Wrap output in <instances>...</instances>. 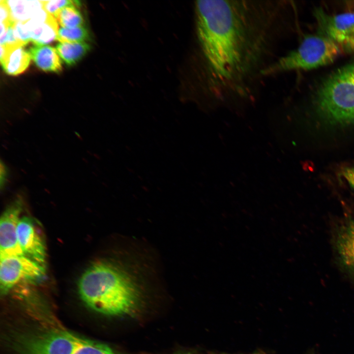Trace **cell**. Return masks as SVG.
<instances>
[{
  "label": "cell",
  "instance_id": "19",
  "mask_svg": "<svg viewBox=\"0 0 354 354\" xmlns=\"http://www.w3.org/2000/svg\"><path fill=\"white\" fill-rule=\"evenodd\" d=\"M81 5L79 1L68 0H43V9L49 14L53 16L62 8L71 5L79 6Z\"/></svg>",
  "mask_w": 354,
  "mask_h": 354
},
{
  "label": "cell",
  "instance_id": "14",
  "mask_svg": "<svg viewBox=\"0 0 354 354\" xmlns=\"http://www.w3.org/2000/svg\"><path fill=\"white\" fill-rule=\"evenodd\" d=\"M11 17L15 22H26L43 9V0H6Z\"/></svg>",
  "mask_w": 354,
  "mask_h": 354
},
{
  "label": "cell",
  "instance_id": "4",
  "mask_svg": "<svg viewBox=\"0 0 354 354\" xmlns=\"http://www.w3.org/2000/svg\"><path fill=\"white\" fill-rule=\"evenodd\" d=\"M340 46L333 40L322 35L306 36L299 45L281 55L265 71L266 78L282 73L309 70L330 64L341 54Z\"/></svg>",
  "mask_w": 354,
  "mask_h": 354
},
{
  "label": "cell",
  "instance_id": "20",
  "mask_svg": "<svg viewBox=\"0 0 354 354\" xmlns=\"http://www.w3.org/2000/svg\"><path fill=\"white\" fill-rule=\"evenodd\" d=\"M0 23L11 25L15 23L13 20L6 0L0 1Z\"/></svg>",
  "mask_w": 354,
  "mask_h": 354
},
{
  "label": "cell",
  "instance_id": "23",
  "mask_svg": "<svg viewBox=\"0 0 354 354\" xmlns=\"http://www.w3.org/2000/svg\"><path fill=\"white\" fill-rule=\"evenodd\" d=\"M0 188L2 189L6 185L7 181L8 176V170L6 165L2 162L0 161Z\"/></svg>",
  "mask_w": 354,
  "mask_h": 354
},
{
  "label": "cell",
  "instance_id": "17",
  "mask_svg": "<svg viewBox=\"0 0 354 354\" xmlns=\"http://www.w3.org/2000/svg\"><path fill=\"white\" fill-rule=\"evenodd\" d=\"M89 34L83 26L73 28H61L59 30L57 39L60 43L85 42Z\"/></svg>",
  "mask_w": 354,
  "mask_h": 354
},
{
  "label": "cell",
  "instance_id": "2",
  "mask_svg": "<svg viewBox=\"0 0 354 354\" xmlns=\"http://www.w3.org/2000/svg\"><path fill=\"white\" fill-rule=\"evenodd\" d=\"M132 267L124 262L99 261L81 276L79 292L92 309L104 314L131 316L140 306L141 279Z\"/></svg>",
  "mask_w": 354,
  "mask_h": 354
},
{
  "label": "cell",
  "instance_id": "12",
  "mask_svg": "<svg viewBox=\"0 0 354 354\" xmlns=\"http://www.w3.org/2000/svg\"><path fill=\"white\" fill-rule=\"evenodd\" d=\"M24 22L30 40L35 45H44L57 39L59 29L57 21L53 16L51 15L47 21L43 22L32 20Z\"/></svg>",
  "mask_w": 354,
  "mask_h": 354
},
{
  "label": "cell",
  "instance_id": "5",
  "mask_svg": "<svg viewBox=\"0 0 354 354\" xmlns=\"http://www.w3.org/2000/svg\"><path fill=\"white\" fill-rule=\"evenodd\" d=\"M45 266L24 256L0 258V285L5 294L22 281L35 283L43 278Z\"/></svg>",
  "mask_w": 354,
  "mask_h": 354
},
{
  "label": "cell",
  "instance_id": "1",
  "mask_svg": "<svg viewBox=\"0 0 354 354\" xmlns=\"http://www.w3.org/2000/svg\"><path fill=\"white\" fill-rule=\"evenodd\" d=\"M291 6L280 0H203L194 4L198 90L213 104L255 102L276 61Z\"/></svg>",
  "mask_w": 354,
  "mask_h": 354
},
{
  "label": "cell",
  "instance_id": "16",
  "mask_svg": "<svg viewBox=\"0 0 354 354\" xmlns=\"http://www.w3.org/2000/svg\"><path fill=\"white\" fill-rule=\"evenodd\" d=\"M54 17L62 28H73L83 26L84 23L82 14L74 5L62 8Z\"/></svg>",
  "mask_w": 354,
  "mask_h": 354
},
{
  "label": "cell",
  "instance_id": "6",
  "mask_svg": "<svg viewBox=\"0 0 354 354\" xmlns=\"http://www.w3.org/2000/svg\"><path fill=\"white\" fill-rule=\"evenodd\" d=\"M80 339L66 331H53L28 339L22 350L24 354H72Z\"/></svg>",
  "mask_w": 354,
  "mask_h": 354
},
{
  "label": "cell",
  "instance_id": "3",
  "mask_svg": "<svg viewBox=\"0 0 354 354\" xmlns=\"http://www.w3.org/2000/svg\"><path fill=\"white\" fill-rule=\"evenodd\" d=\"M315 105L319 114L331 123L354 124V60L323 80L316 91Z\"/></svg>",
  "mask_w": 354,
  "mask_h": 354
},
{
  "label": "cell",
  "instance_id": "15",
  "mask_svg": "<svg viewBox=\"0 0 354 354\" xmlns=\"http://www.w3.org/2000/svg\"><path fill=\"white\" fill-rule=\"evenodd\" d=\"M90 46L85 42L60 43L56 50L64 62L72 66L79 61L89 51Z\"/></svg>",
  "mask_w": 354,
  "mask_h": 354
},
{
  "label": "cell",
  "instance_id": "24",
  "mask_svg": "<svg viewBox=\"0 0 354 354\" xmlns=\"http://www.w3.org/2000/svg\"><path fill=\"white\" fill-rule=\"evenodd\" d=\"M347 34H354V26L349 30Z\"/></svg>",
  "mask_w": 354,
  "mask_h": 354
},
{
  "label": "cell",
  "instance_id": "18",
  "mask_svg": "<svg viewBox=\"0 0 354 354\" xmlns=\"http://www.w3.org/2000/svg\"><path fill=\"white\" fill-rule=\"evenodd\" d=\"M72 354H115L108 346L91 341L80 339Z\"/></svg>",
  "mask_w": 354,
  "mask_h": 354
},
{
  "label": "cell",
  "instance_id": "9",
  "mask_svg": "<svg viewBox=\"0 0 354 354\" xmlns=\"http://www.w3.org/2000/svg\"><path fill=\"white\" fill-rule=\"evenodd\" d=\"M314 15L318 23L320 35L327 37L335 42L354 26V12H348L331 16L322 9L315 10Z\"/></svg>",
  "mask_w": 354,
  "mask_h": 354
},
{
  "label": "cell",
  "instance_id": "25",
  "mask_svg": "<svg viewBox=\"0 0 354 354\" xmlns=\"http://www.w3.org/2000/svg\"><path fill=\"white\" fill-rule=\"evenodd\" d=\"M185 354V353H184V354Z\"/></svg>",
  "mask_w": 354,
  "mask_h": 354
},
{
  "label": "cell",
  "instance_id": "11",
  "mask_svg": "<svg viewBox=\"0 0 354 354\" xmlns=\"http://www.w3.org/2000/svg\"><path fill=\"white\" fill-rule=\"evenodd\" d=\"M24 46L0 45V60L4 71L16 76L24 72L28 67L31 56Z\"/></svg>",
  "mask_w": 354,
  "mask_h": 354
},
{
  "label": "cell",
  "instance_id": "21",
  "mask_svg": "<svg viewBox=\"0 0 354 354\" xmlns=\"http://www.w3.org/2000/svg\"><path fill=\"white\" fill-rule=\"evenodd\" d=\"M336 42L346 50L354 53V34L343 35Z\"/></svg>",
  "mask_w": 354,
  "mask_h": 354
},
{
  "label": "cell",
  "instance_id": "13",
  "mask_svg": "<svg viewBox=\"0 0 354 354\" xmlns=\"http://www.w3.org/2000/svg\"><path fill=\"white\" fill-rule=\"evenodd\" d=\"M29 52L35 65L42 70L58 73L61 71V62L54 48L34 45L29 49Z\"/></svg>",
  "mask_w": 354,
  "mask_h": 354
},
{
  "label": "cell",
  "instance_id": "7",
  "mask_svg": "<svg viewBox=\"0 0 354 354\" xmlns=\"http://www.w3.org/2000/svg\"><path fill=\"white\" fill-rule=\"evenodd\" d=\"M23 202L18 198L5 209L0 219V258L24 255L19 246L17 228L22 211Z\"/></svg>",
  "mask_w": 354,
  "mask_h": 354
},
{
  "label": "cell",
  "instance_id": "22",
  "mask_svg": "<svg viewBox=\"0 0 354 354\" xmlns=\"http://www.w3.org/2000/svg\"><path fill=\"white\" fill-rule=\"evenodd\" d=\"M342 176L354 189V167H345L341 170Z\"/></svg>",
  "mask_w": 354,
  "mask_h": 354
},
{
  "label": "cell",
  "instance_id": "8",
  "mask_svg": "<svg viewBox=\"0 0 354 354\" xmlns=\"http://www.w3.org/2000/svg\"><path fill=\"white\" fill-rule=\"evenodd\" d=\"M17 236L24 255L44 266L46 257L45 244L31 218L24 216L20 218Z\"/></svg>",
  "mask_w": 354,
  "mask_h": 354
},
{
  "label": "cell",
  "instance_id": "10",
  "mask_svg": "<svg viewBox=\"0 0 354 354\" xmlns=\"http://www.w3.org/2000/svg\"><path fill=\"white\" fill-rule=\"evenodd\" d=\"M335 247L342 267L354 278V221L351 217L338 228Z\"/></svg>",
  "mask_w": 354,
  "mask_h": 354
}]
</instances>
